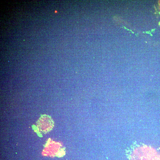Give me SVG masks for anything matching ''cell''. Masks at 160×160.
<instances>
[{"mask_svg":"<svg viewBox=\"0 0 160 160\" xmlns=\"http://www.w3.org/2000/svg\"><path fill=\"white\" fill-rule=\"evenodd\" d=\"M54 121L49 116L44 115L41 116L38 120L36 124L39 130L44 133L50 131L54 126Z\"/></svg>","mask_w":160,"mask_h":160,"instance_id":"obj_1","label":"cell"}]
</instances>
